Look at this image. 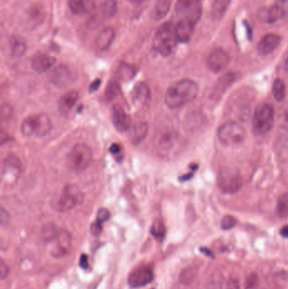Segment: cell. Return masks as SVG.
<instances>
[{"label": "cell", "instance_id": "obj_18", "mask_svg": "<svg viewBox=\"0 0 288 289\" xmlns=\"http://www.w3.org/2000/svg\"><path fill=\"white\" fill-rule=\"evenodd\" d=\"M148 125L144 122H138L134 124L129 130V138L131 143L135 146H138L144 141L148 134Z\"/></svg>", "mask_w": 288, "mask_h": 289}, {"label": "cell", "instance_id": "obj_41", "mask_svg": "<svg viewBox=\"0 0 288 289\" xmlns=\"http://www.w3.org/2000/svg\"><path fill=\"white\" fill-rule=\"evenodd\" d=\"M103 231V224L98 223L97 221L92 223L91 226V232L93 235H99Z\"/></svg>", "mask_w": 288, "mask_h": 289}, {"label": "cell", "instance_id": "obj_3", "mask_svg": "<svg viewBox=\"0 0 288 289\" xmlns=\"http://www.w3.org/2000/svg\"><path fill=\"white\" fill-rule=\"evenodd\" d=\"M274 109L272 105L263 103L255 108L252 120V130L256 135L269 133L274 125Z\"/></svg>", "mask_w": 288, "mask_h": 289}, {"label": "cell", "instance_id": "obj_17", "mask_svg": "<svg viewBox=\"0 0 288 289\" xmlns=\"http://www.w3.org/2000/svg\"><path fill=\"white\" fill-rule=\"evenodd\" d=\"M33 116L34 134L38 137H44L48 135L52 129V121L46 114Z\"/></svg>", "mask_w": 288, "mask_h": 289}, {"label": "cell", "instance_id": "obj_50", "mask_svg": "<svg viewBox=\"0 0 288 289\" xmlns=\"http://www.w3.org/2000/svg\"><path fill=\"white\" fill-rule=\"evenodd\" d=\"M281 234L283 235L284 238H288V225L283 227V229H281Z\"/></svg>", "mask_w": 288, "mask_h": 289}, {"label": "cell", "instance_id": "obj_27", "mask_svg": "<svg viewBox=\"0 0 288 289\" xmlns=\"http://www.w3.org/2000/svg\"><path fill=\"white\" fill-rule=\"evenodd\" d=\"M136 72H137V69L136 66L129 64V63H123L119 65L117 73L120 80L128 81V80H132L135 77Z\"/></svg>", "mask_w": 288, "mask_h": 289}, {"label": "cell", "instance_id": "obj_36", "mask_svg": "<svg viewBox=\"0 0 288 289\" xmlns=\"http://www.w3.org/2000/svg\"><path fill=\"white\" fill-rule=\"evenodd\" d=\"M58 234L59 233L56 229V227L54 225H50V224L46 225L42 230V237L47 243L55 240L56 238L58 237Z\"/></svg>", "mask_w": 288, "mask_h": 289}, {"label": "cell", "instance_id": "obj_4", "mask_svg": "<svg viewBox=\"0 0 288 289\" xmlns=\"http://www.w3.org/2000/svg\"><path fill=\"white\" fill-rule=\"evenodd\" d=\"M92 160V149L86 144H77L68 155V166L75 173H81L88 168Z\"/></svg>", "mask_w": 288, "mask_h": 289}, {"label": "cell", "instance_id": "obj_26", "mask_svg": "<svg viewBox=\"0 0 288 289\" xmlns=\"http://www.w3.org/2000/svg\"><path fill=\"white\" fill-rule=\"evenodd\" d=\"M177 136L175 134L169 133L166 135H163L159 139L158 142V149L161 153H167L168 151H171L174 146L173 144L176 142Z\"/></svg>", "mask_w": 288, "mask_h": 289}, {"label": "cell", "instance_id": "obj_6", "mask_svg": "<svg viewBox=\"0 0 288 289\" xmlns=\"http://www.w3.org/2000/svg\"><path fill=\"white\" fill-rule=\"evenodd\" d=\"M83 193L77 186L67 185L57 202V209L59 212H69L75 206L83 202Z\"/></svg>", "mask_w": 288, "mask_h": 289}, {"label": "cell", "instance_id": "obj_48", "mask_svg": "<svg viewBox=\"0 0 288 289\" xmlns=\"http://www.w3.org/2000/svg\"><path fill=\"white\" fill-rule=\"evenodd\" d=\"M276 3L282 6L283 8H285L287 11H288V0H277Z\"/></svg>", "mask_w": 288, "mask_h": 289}, {"label": "cell", "instance_id": "obj_2", "mask_svg": "<svg viewBox=\"0 0 288 289\" xmlns=\"http://www.w3.org/2000/svg\"><path fill=\"white\" fill-rule=\"evenodd\" d=\"M177 41L175 25L172 22H166L158 28L153 40V46L161 55L168 56L174 52Z\"/></svg>", "mask_w": 288, "mask_h": 289}, {"label": "cell", "instance_id": "obj_31", "mask_svg": "<svg viewBox=\"0 0 288 289\" xmlns=\"http://www.w3.org/2000/svg\"><path fill=\"white\" fill-rule=\"evenodd\" d=\"M101 10L106 18H111L116 14V0H104L101 4Z\"/></svg>", "mask_w": 288, "mask_h": 289}, {"label": "cell", "instance_id": "obj_11", "mask_svg": "<svg viewBox=\"0 0 288 289\" xmlns=\"http://www.w3.org/2000/svg\"><path fill=\"white\" fill-rule=\"evenodd\" d=\"M21 163L18 157L15 156H9L6 157L3 163L2 177L6 183H14L19 178L20 174Z\"/></svg>", "mask_w": 288, "mask_h": 289}, {"label": "cell", "instance_id": "obj_52", "mask_svg": "<svg viewBox=\"0 0 288 289\" xmlns=\"http://www.w3.org/2000/svg\"><path fill=\"white\" fill-rule=\"evenodd\" d=\"M284 67H285L286 71L288 72V58L286 59L285 65H284Z\"/></svg>", "mask_w": 288, "mask_h": 289}, {"label": "cell", "instance_id": "obj_33", "mask_svg": "<svg viewBox=\"0 0 288 289\" xmlns=\"http://www.w3.org/2000/svg\"><path fill=\"white\" fill-rule=\"evenodd\" d=\"M150 233H151L155 240H157L158 241L163 240L165 234H166V229L164 227L163 223L159 222V221L155 222V223H153L152 227L150 229Z\"/></svg>", "mask_w": 288, "mask_h": 289}, {"label": "cell", "instance_id": "obj_20", "mask_svg": "<svg viewBox=\"0 0 288 289\" xmlns=\"http://www.w3.org/2000/svg\"><path fill=\"white\" fill-rule=\"evenodd\" d=\"M55 58L52 56L47 54H39L32 58L31 60V67L35 71L39 74H42L52 68L55 63Z\"/></svg>", "mask_w": 288, "mask_h": 289}, {"label": "cell", "instance_id": "obj_40", "mask_svg": "<svg viewBox=\"0 0 288 289\" xmlns=\"http://www.w3.org/2000/svg\"><path fill=\"white\" fill-rule=\"evenodd\" d=\"M194 272L191 269H187L181 275L180 280L183 284H188L194 280Z\"/></svg>", "mask_w": 288, "mask_h": 289}, {"label": "cell", "instance_id": "obj_46", "mask_svg": "<svg viewBox=\"0 0 288 289\" xmlns=\"http://www.w3.org/2000/svg\"><path fill=\"white\" fill-rule=\"evenodd\" d=\"M101 85V80L99 79H97V80H95L90 85V92H94V91H97L99 87H100Z\"/></svg>", "mask_w": 288, "mask_h": 289}, {"label": "cell", "instance_id": "obj_28", "mask_svg": "<svg viewBox=\"0 0 288 289\" xmlns=\"http://www.w3.org/2000/svg\"><path fill=\"white\" fill-rule=\"evenodd\" d=\"M171 1L170 0H156L153 10V14L156 19H162L169 11Z\"/></svg>", "mask_w": 288, "mask_h": 289}, {"label": "cell", "instance_id": "obj_47", "mask_svg": "<svg viewBox=\"0 0 288 289\" xmlns=\"http://www.w3.org/2000/svg\"><path fill=\"white\" fill-rule=\"evenodd\" d=\"M109 150H110V152L113 154H119L120 151H121V147L118 144H113Z\"/></svg>", "mask_w": 288, "mask_h": 289}, {"label": "cell", "instance_id": "obj_34", "mask_svg": "<svg viewBox=\"0 0 288 289\" xmlns=\"http://www.w3.org/2000/svg\"><path fill=\"white\" fill-rule=\"evenodd\" d=\"M20 131L22 133V135L26 137L35 135L34 134L33 116L27 117L22 122L21 126H20Z\"/></svg>", "mask_w": 288, "mask_h": 289}, {"label": "cell", "instance_id": "obj_24", "mask_svg": "<svg viewBox=\"0 0 288 289\" xmlns=\"http://www.w3.org/2000/svg\"><path fill=\"white\" fill-rule=\"evenodd\" d=\"M114 37H115V31L114 29L110 27L105 28L97 36V41H96L97 47L102 51L108 49L112 44V42L114 41Z\"/></svg>", "mask_w": 288, "mask_h": 289}, {"label": "cell", "instance_id": "obj_14", "mask_svg": "<svg viewBox=\"0 0 288 289\" xmlns=\"http://www.w3.org/2000/svg\"><path fill=\"white\" fill-rule=\"evenodd\" d=\"M280 42L281 37L279 35L274 33L266 34L258 43V52L261 55H268L277 49Z\"/></svg>", "mask_w": 288, "mask_h": 289}, {"label": "cell", "instance_id": "obj_43", "mask_svg": "<svg viewBox=\"0 0 288 289\" xmlns=\"http://www.w3.org/2000/svg\"><path fill=\"white\" fill-rule=\"evenodd\" d=\"M8 267H7V265L5 264V262H3V260H2L1 263H0V277H1V279H2V280L4 279V278L8 276Z\"/></svg>", "mask_w": 288, "mask_h": 289}, {"label": "cell", "instance_id": "obj_29", "mask_svg": "<svg viewBox=\"0 0 288 289\" xmlns=\"http://www.w3.org/2000/svg\"><path fill=\"white\" fill-rule=\"evenodd\" d=\"M277 216L280 218H288V193H285L278 199L277 205Z\"/></svg>", "mask_w": 288, "mask_h": 289}, {"label": "cell", "instance_id": "obj_5", "mask_svg": "<svg viewBox=\"0 0 288 289\" xmlns=\"http://www.w3.org/2000/svg\"><path fill=\"white\" fill-rule=\"evenodd\" d=\"M219 141L226 146H238L243 143L246 138V132L241 124L229 121L220 127L218 132Z\"/></svg>", "mask_w": 288, "mask_h": 289}, {"label": "cell", "instance_id": "obj_10", "mask_svg": "<svg viewBox=\"0 0 288 289\" xmlns=\"http://www.w3.org/2000/svg\"><path fill=\"white\" fill-rule=\"evenodd\" d=\"M229 62L230 58L227 52L221 48H216L208 56L206 65L214 73H219L228 65Z\"/></svg>", "mask_w": 288, "mask_h": 289}, {"label": "cell", "instance_id": "obj_7", "mask_svg": "<svg viewBox=\"0 0 288 289\" xmlns=\"http://www.w3.org/2000/svg\"><path fill=\"white\" fill-rule=\"evenodd\" d=\"M202 0H177L175 10L181 19H188L196 24L202 13Z\"/></svg>", "mask_w": 288, "mask_h": 289}, {"label": "cell", "instance_id": "obj_45", "mask_svg": "<svg viewBox=\"0 0 288 289\" xmlns=\"http://www.w3.org/2000/svg\"><path fill=\"white\" fill-rule=\"evenodd\" d=\"M282 124H283V126L285 128L286 130H288V107L286 108L284 113H283Z\"/></svg>", "mask_w": 288, "mask_h": 289}, {"label": "cell", "instance_id": "obj_22", "mask_svg": "<svg viewBox=\"0 0 288 289\" xmlns=\"http://www.w3.org/2000/svg\"><path fill=\"white\" fill-rule=\"evenodd\" d=\"M70 10L77 15L88 14L95 8V0H69Z\"/></svg>", "mask_w": 288, "mask_h": 289}, {"label": "cell", "instance_id": "obj_49", "mask_svg": "<svg viewBox=\"0 0 288 289\" xmlns=\"http://www.w3.org/2000/svg\"><path fill=\"white\" fill-rule=\"evenodd\" d=\"M0 218H1V223L2 224L7 222V219L6 218H8V213L4 211V210L2 209L1 211V215H0Z\"/></svg>", "mask_w": 288, "mask_h": 289}, {"label": "cell", "instance_id": "obj_38", "mask_svg": "<svg viewBox=\"0 0 288 289\" xmlns=\"http://www.w3.org/2000/svg\"><path fill=\"white\" fill-rule=\"evenodd\" d=\"M238 220L235 217L231 215L225 216L221 222V227L223 230H230L236 226Z\"/></svg>", "mask_w": 288, "mask_h": 289}, {"label": "cell", "instance_id": "obj_23", "mask_svg": "<svg viewBox=\"0 0 288 289\" xmlns=\"http://www.w3.org/2000/svg\"><path fill=\"white\" fill-rule=\"evenodd\" d=\"M71 79V74L69 69L65 66L56 68L50 75V80L55 85L64 87L69 84Z\"/></svg>", "mask_w": 288, "mask_h": 289}, {"label": "cell", "instance_id": "obj_25", "mask_svg": "<svg viewBox=\"0 0 288 289\" xmlns=\"http://www.w3.org/2000/svg\"><path fill=\"white\" fill-rule=\"evenodd\" d=\"M232 0H215L211 6V15L214 19H222L230 6Z\"/></svg>", "mask_w": 288, "mask_h": 289}, {"label": "cell", "instance_id": "obj_16", "mask_svg": "<svg viewBox=\"0 0 288 289\" xmlns=\"http://www.w3.org/2000/svg\"><path fill=\"white\" fill-rule=\"evenodd\" d=\"M195 23L188 19H181L175 25V30L178 41L188 42L194 34Z\"/></svg>", "mask_w": 288, "mask_h": 289}, {"label": "cell", "instance_id": "obj_8", "mask_svg": "<svg viewBox=\"0 0 288 289\" xmlns=\"http://www.w3.org/2000/svg\"><path fill=\"white\" fill-rule=\"evenodd\" d=\"M243 186V178L238 171L227 168L220 173L218 187L222 192L233 194L238 192Z\"/></svg>", "mask_w": 288, "mask_h": 289}, {"label": "cell", "instance_id": "obj_51", "mask_svg": "<svg viewBox=\"0 0 288 289\" xmlns=\"http://www.w3.org/2000/svg\"><path fill=\"white\" fill-rule=\"evenodd\" d=\"M131 1L132 3H136V4H137V3H142L144 0H131Z\"/></svg>", "mask_w": 288, "mask_h": 289}, {"label": "cell", "instance_id": "obj_9", "mask_svg": "<svg viewBox=\"0 0 288 289\" xmlns=\"http://www.w3.org/2000/svg\"><path fill=\"white\" fill-rule=\"evenodd\" d=\"M154 280V273L151 268L149 267H139L136 270L131 272L128 277V284L134 289H138L142 287L146 286Z\"/></svg>", "mask_w": 288, "mask_h": 289}, {"label": "cell", "instance_id": "obj_37", "mask_svg": "<svg viewBox=\"0 0 288 289\" xmlns=\"http://www.w3.org/2000/svg\"><path fill=\"white\" fill-rule=\"evenodd\" d=\"M259 287H260V278L257 274L252 273L247 277L244 289H259Z\"/></svg>", "mask_w": 288, "mask_h": 289}, {"label": "cell", "instance_id": "obj_44", "mask_svg": "<svg viewBox=\"0 0 288 289\" xmlns=\"http://www.w3.org/2000/svg\"><path fill=\"white\" fill-rule=\"evenodd\" d=\"M88 266V257H87L86 255H82V256H81V258H80V267L84 270H86V269H87Z\"/></svg>", "mask_w": 288, "mask_h": 289}, {"label": "cell", "instance_id": "obj_13", "mask_svg": "<svg viewBox=\"0 0 288 289\" xmlns=\"http://www.w3.org/2000/svg\"><path fill=\"white\" fill-rule=\"evenodd\" d=\"M288 12L282 6L275 3L274 5L271 6L270 8H261L258 13V18L262 22L271 24L283 19L288 14Z\"/></svg>", "mask_w": 288, "mask_h": 289}, {"label": "cell", "instance_id": "obj_12", "mask_svg": "<svg viewBox=\"0 0 288 289\" xmlns=\"http://www.w3.org/2000/svg\"><path fill=\"white\" fill-rule=\"evenodd\" d=\"M112 120L119 132H125L131 127V117L121 105H114L112 108Z\"/></svg>", "mask_w": 288, "mask_h": 289}, {"label": "cell", "instance_id": "obj_32", "mask_svg": "<svg viewBox=\"0 0 288 289\" xmlns=\"http://www.w3.org/2000/svg\"><path fill=\"white\" fill-rule=\"evenodd\" d=\"M12 54L14 57H21L26 51V46L19 39L13 38L10 41Z\"/></svg>", "mask_w": 288, "mask_h": 289}, {"label": "cell", "instance_id": "obj_35", "mask_svg": "<svg viewBox=\"0 0 288 289\" xmlns=\"http://www.w3.org/2000/svg\"><path fill=\"white\" fill-rule=\"evenodd\" d=\"M120 92V86L115 81H111L108 84L105 91V98L108 101H112L119 95Z\"/></svg>", "mask_w": 288, "mask_h": 289}, {"label": "cell", "instance_id": "obj_21", "mask_svg": "<svg viewBox=\"0 0 288 289\" xmlns=\"http://www.w3.org/2000/svg\"><path fill=\"white\" fill-rule=\"evenodd\" d=\"M79 100V93L76 91H69L64 93L58 101V110L66 115L71 111Z\"/></svg>", "mask_w": 288, "mask_h": 289}, {"label": "cell", "instance_id": "obj_19", "mask_svg": "<svg viewBox=\"0 0 288 289\" xmlns=\"http://www.w3.org/2000/svg\"><path fill=\"white\" fill-rule=\"evenodd\" d=\"M54 240H56L57 245L53 248L52 255L55 257H60L66 255L71 245V237L69 233L66 231L60 232L58 237Z\"/></svg>", "mask_w": 288, "mask_h": 289}, {"label": "cell", "instance_id": "obj_15", "mask_svg": "<svg viewBox=\"0 0 288 289\" xmlns=\"http://www.w3.org/2000/svg\"><path fill=\"white\" fill-rule=\"evenodd\" d=\"M150 91L149 86L144 82H139L131 92V99L136 107H143L150 99Z\"/></svg>", "mask_w": 288, "mask_h": 289}, {"label": "cell", "instance_id": "obj_42", "mask_svg": "<svg viewBox=\"0 0 288 289\" xmlns=\"http://www.w3.org/2000/svg\"><path fill=\"white\" fill-rule=\"evenodd\" d=\"M226 289H240L239 282L236 278H230L227 281Z\"/></svg>", "mask_w": 288, "mask_h": 289}, {"label": "cell", "instance_id": "obj_1", "mask_svg": "<svg viewBox=\"0 0 288 289\" xmlns=\"http://www.w3.org/2000/svg\"><path fill=\"white\" fill-rule=\"evenodd\" d=\"M199 86L194 80H181L172 84L167 89L165 96L166 106L171 109H176L188 104L196 98Z\"/></svg>", "mask_w": 288, "mask_h": 289}, {"label": "cell", "instance_id": "obj_30", "mask_svg": "<svg viewBox=\"0 0 288 289\" xmlns=\"http://www.w3.org/2000/svg\"><path fill=\"white\" fill-rule=\"evenodd\" d=\"M272 93L277 102H282L286 96V85L281 79L275 80L272 85Z\"/></svg>", "mask_w": 288, "mask_h": 289}, {"label": "cell", "instance_id": "obj_39", "mask_svg": "<svg viewBox=\"0 0 288 289\" xmlns=\"http://www.w3.org/2000/svg\"><path fill=\"white\" fill-rule=\"evenodd\" d=\"M109 218H110V212L105 208H102L97 212V221L98 223L103 224L105 222L109 220Z\"/></svg>", "mask_w": 288, "mask_h": 289}]
</instances>
